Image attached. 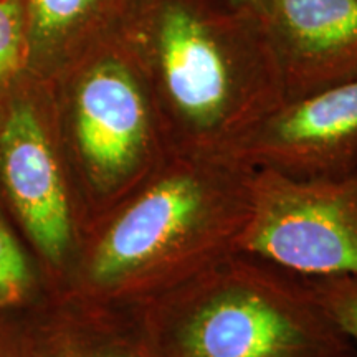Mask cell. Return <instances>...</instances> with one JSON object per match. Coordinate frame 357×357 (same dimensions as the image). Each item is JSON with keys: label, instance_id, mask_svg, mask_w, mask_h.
I'll return each mask as SVG.
<instances>
[{"label": "cell", "instance_id": "ba28073f", "mask_svg": "<svg viewBox=\"0 0 357 357\" xmlns=\"http://www.w3.org/2000/svg\"><path fill=\"white\" fill-rule=\"evenodd\" d=\"M0 164L15 211L35 247L65 266L78 247V215L66 172L32 106L12 108L0 136Z\"/></svg>", "mask_w": 357, "mask_h": 357}, {"label": "cell", "instance_id": "3957f363", "mask_svg": "<svg viewBox=\"0 0 357 357\" xmlns=\"http://www.w3.org/2000/svg\"><path fill=\"white\" fill-rule=\"evenodd\" d=\"M136 306L158 357H329L354 344L305 278L242 250Z\"/></svg>", "mask_w": 357, "mask_h": 357}, {"label": "cell", "instance_id": "2e32d148", "mask_svg": "<svg viewBox=\"0 0 357 357\" xmlns=\"http://www.w3.org/2000/svg\"><path fill=\"white\" fill-rule=\"evenodd\" d=\"M0 357H15V356L8 354V352H7L6 349H0Z\"/></svg>", "mask_w": 357, "mask_h": 357}, {"label": "cell", "instance_id": "7a4b0ae2", "mask_svg": "<svg viewBox=\"0 0 357 357\" xmlns=\"http://www.w3.org/2000/svg\"><path fill=\"white\" fill-rule=\"evenodd\" d=\"M255 177L230 153L171 155L101 220L82 258L89 294L142 305L236 252Z\"/></svg>", "mask_w": 357, "mask_h": 357}, {"label": "cell", "instance_id": "30bf717a", "mask_svg": "<svg viewBox=\"0 0 357 357\" xmlns=\"http://www.w3.org/2000/svg\"><path fill=\"white\" fill-rule=\"evenodd\" d=\"M32 357H158L139 307L128 316L88 312L33 352Z\"/></svg>", "mask_w": 357, "mask_h": 357}, {"label": "cell", "instance_id": "8992f818", "mask_svg": "<svg viewBox=\"0 0 357 357\" xmlns=\"http://www.w3.org/2000/svg\"><path fill=\"white\" fill-rule=\"evenodd\" d=\"M230 154L288 177L352 176L357 172V79L283 102Z\"/></svg>", "mask_w": 357, "mask_h": 357}, {"label": "cell", "instance_id": "277c9868", "mask_svg": "<svg viewBox=\"0 0 357 357\" xmlns=\"http://www.w3.org/2000/svg\"><path fill=\"white\" fill-rule=\"evenodd\" d=\"M75 169L105 218L171 159L153 91L131 45L106 40L79 56L68 101Z\"/></svg>", "mask_w": 357, "mask_h": 357}, {"label": "cell", "instance_id": "7c38bea8", "mask_svg": "<svg viewBox=\"0 0 357 357\" xmlns=\"http://www.w3.org/2000/svg\"><path fill=\"white\" fill-rule=\"evenodd\" d=\"M32 284L29 270L19 243L0 223V305H15L25 296Z\"/></svg>", "mask_w": 357, "mask_h": 357}, {"label": "cell", "instance_id": "5b68a950", "mask_svg": "<svg viewBox=\"0 0 357 357\" xmlns=\"http://www.w3.org/2000/svg\"><path fill=\"white\" fill-rule=\"evenodd\" d=\"M238 250L301 278H357V172L296 178L257 169Z\"/></svg>", "mask_w": 357, "mask_h": 357}, {"label": "cell", "instance_id": "6da1fadb", "mask_svg": "<svg viewBox=\"0 0 357 357\" xmlns=\"http://www.w3.org/2000/svg\"><path fill=\"white\" fill-rule=\"evenodd\" d=\"M123 33L172 154L230 153L284 102L265 29L234 0H142Z\"/></svg>", "mask_w": 357, "mask_h": 357}, {"label": "cell", "instance_id": "9a60e30c", "mask_svg": "<svg viewBox=\"0 0 357 357\" xmlns=\"http://www.w3.org/2000/svg\"><path fill=\"white\" fill-rule=\"evenodd\" d=\"M235 3H238V6H243V7H250V0H234Z\"/></svg>", "mask_w": 357, "mask_h": 357}, {"label": "cell", "instance_id": "8fae6325", "mask_svg": "<svg viewBox=\"0 0 357 357\" xmlns=\"http://www.w3.org/2000/svg\"><path fill=\"white\" fill-rule=\"evenodd\" d=\"M305 281L316 301L357 346L356 276H326V278H305Z\"/></svg>", "mask_w": 357, "mask_h": 357}, {"label": "cell", "instance_id": "5bb4252c", "mask_svg": "<svg viewBox=\"0 0 357 357\" xmlns=\"http://www.w3.org/2000/svg\"><path fill=\"white\" fill-rule=\"evenodd\" d=\"M329 357H357V346L352 344V346L347 347V349L337 352V354L329 356Z\"/></svg>", "mask_w": 357, "mask_h": 357}, {"label": "cell", "instance_id": "52a82bcc", "mask_svg": "<svg viewBox=\"0 0 357 357\" xmlns=\"http://www.w3.org/2000/svg\"><path fill=\"white\" fill-rule=\"evenodd\" d=\"M273 48L284 102L357 79V0H250Z\"/></svg>", "mask_w": 357, "mask_h": 357}, {"label": "cell", "instance_id": "4fadbf2b", "mask_svg": "<svg viewBox=\"0 0 357 357\" xmlns=\"http://www.w3.org/2000/svg\"><path fill=\"white\" fill-rule=\"evenodd\" d=\"M20 47V8L15 2H0V78L19 66Z\"/></svg>", "mask_w": 357, "mask_h": 357}, {"label": "cell", "instance_id": "9c48e42d", "mask_svg": "<svg viewBox=\"0 0 357 357\" xmlns=\"http://www.w3.org/2000/svg\"><path fill=\"white\" fill-rule=\"evenodd\" d=\"M142 0H32L30 33L40 50L82 56L121 35Z\"/></svg>", "mask_w": 357, "mask_h": 357}]
</instances>
